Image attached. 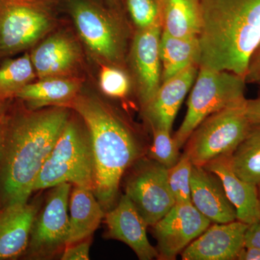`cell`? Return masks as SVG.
Instances as JSON below:
<instances>
[{
	"instance_id": "obj_1",
	"label": "cell",
	"mask_w": 260,
	"mask_h": 260,
	"mask_svg": "<svg viewBox=\"0 0 260 260\" xmlns=\"http://www.w3.org/2000/svg\"><path fill=\"white\" fill-rule=\"evenodd\" d=\"M9 105L0 132V207L27 203L70 118L67 107L36 111Z\"/></svg>"
},
{
	"instance_id": "obj_2",
	"label": "cell",
	"mask_w": 260,
	"mask_h": 260,
	"mask_svg": "<svg viewBox=\"0 0 260 260\" xmlns=\"http://www.w3.org/2000/svg\"><path fill=\"white\" fill-rule=\"evenodd\" d=\"M68 107L79 114L88 129L95 169L93 191L109 211L117 199L121 178L146 155L148 147L131 123L100 99L78 95Z\"/></svg>"
},
{
	"instance_id": "obj_3",
	"label": "cell",
	"mask_w": 260,
	"mask_h": 260,
	"mask_svg": "<svg viewBox=\"0 0 260 260\" xmlns=\"http://www.w3.org/2000/svg\"><path fill=\"white\" fill-rule=\"evenodd\" d=\"M199 67L244 78L260 42V0H198Z\"/></svg>"
},
{
	"instance_id": "obj_4",
	"label": "cell",
	"mask_w": 260,
	"mask_h": 260,
	"mask_svg": "<svg viewBox=\"0 0 260 260\" xmlns=\"http://www.w3.org/2000/svg\"><path fill=\"white\" fill-rule=\"evenodd\" d=\"M63 183L93 190L95 184L93 150L88 129L85 124L82 125L70 118L38 175L34 190Z\"/></svg>"
},
{
	"instance_id": "obj_5",
	"label": "cell",
	"mask_w": 260,
	"mask_h": 260,
	"mask_svg": "<svg viewBox=\"0 0 260 260\" xmlns=\"http://www.w3.org/2000/svg\"><path fill=\"white\" fill-rule=\"evenodd\" d=\"M80 38L90 52L108 65H125L126 31L121 10L94 0H65Z\"/></svg>"
},
{
	"instance_id": "obj_6",
	"label": "cell",
	"mask_w": 260,
	"mask_h": 260,
	"mask_svg": "<svg viewBox=\"0 0 260 260\" xmlns=\"http://www.w3.org/2000/svg\"><path fill=\"white\" fill-rule=\"evenodd\" d=\"M246 85L244 78L232 72L199 67L185 117L174 135L179 148L205 118L246 100Z\"/></svg>"
},
{
	"instance_id": "obj_7",
	"label": "cell",
	"mask_w": 260,
	"mask_h": 260,
	"mask_svg": "<svg viewBox=\"0 0 260 260\" xmlns=\"http://www.w3.org/2000/svg\"><path fill=\"white\" fill-rule=\"evenodd\" d=\"M246 102L214 113L195 128L184 145L194 166L205 167L215 159L229 156L240 144L252 125Z\"/></svg>"
},
{
	"instance_id": "obj_8",
	"label": "cell",
	"mask_w": 260,
	"mask_h": 260,
	"mask_svg": "<svg viewBox=\"0 0 260 260\" xmlns=\"http://www.w3.org/2000/svg\"><path fill=\"white\" fill-rule=\"evenodd\" d=\"M56 0H0V56L28 49L48 34Z\"/></svg>"
},
{
	"instance_id": "obj_9",
	"label": "cell",
	"mask_w": 260,
	"mask_h": 260,
	"mask_svg": "<svg viewBox=\"0 0 260 260\" xmlns=\"http://www.w3.org/2000/svg\"><path fill=\"white\" fill-rule=\"evenodd\" d=\"M71 187L69 183L52 187L45 206L34 220L25 259H51L64 250L69 237Z\"/></svg>"
},
{
	"instance_id": "obj_10",
	"label": "cell",
	"mask_w": 260,
	"mask_h": 260,
	"mask_svg": "<svg viewBox=\"0 0 260 260\" xmlns=\"http://www.w3.org/2000/svg\"><path fill=\"white\" fill-rule=\"evenodd\" d=\"M130 169L125 194L148 226H152L175 204L168 184L167 169L146 155Z\"/></svg>"
},
{
	"instance_id": "obj_11",
	"label": "cell",
	"mask_w": 260,
	"mask_h": 260,
	"mask_svg": "<svg viewBox=\"0 0 260 260\" xmlns=\"http://www.w3.org/2000/svg\"><path fill=\"white\" fill-rule=\"evenodd\" d=\"M211 223L191 202L175 203L172 209L151 226L157 241L158 259H175Z\"/></svg>"
},
{
	"instance_id": "obj_12",
	"label": "cell",
	"mask_w": 260,
	"mask_h": 260,
	"mask_svg": "<svg viewBox=\"0 0 260 260\" xmlns=\"http://www.w3.org/2000/svg\"><path fill=\"white\" fill-rule=\"evenodd\" d=\"M160 23L135 32L130 47L129 64L142 109L150 102L161 85Z\"/></svg>"
},
{
	"instance_id": "obj_13",
	"label": "cell",
	"mask_w": 260,
	"mask_h": 260,
	"mask_svg": "<svg viewBox=\"0 0 260 260\" xmlns=\"http://www.w3.org/2000/svg\"><path fill=\"white\" fill-rule=\"evenodd\" d=\"M106 237L120 241L129 246L140 260L158 259V250L147 236L148 224L126 194L115 207L106 213Z\"/></svg>"
},
{
	"instance_id": "obj_14",
	"label": "cell",
	"mask_w": 260,
	"mask_h": 260,
	"mask_svg": "<svg viewBox=\"0 0 260 260\" xmlns=\"http://www.w3.org/2000/svg\"><path fill=\"white\" fill-rule=\"evenodd\" d=\"M249 225L239 220L210 225L183 250V260L237 259Z\"/></svg>"
},
{
	"instance_id": "obj_15",
	"label": "cell",
	"mask_w": 260,
	"mask_h": 260,
	"mask_svg": "<svg viewBox=\"0 0 260 260\" xmlns=\"http://www.w3.org/2000/svg\"><path fill=\"white\" fill-rule=\"evenodd\" d=\"M199 65L192 64L161 83L150 102L143 107V114L150 130L172 132L184 98L198 75Z\"/></svg>"
},
{
	"instance_id": "obj_16",
	"label": "cell",
	"mask_w": 260,
	"mask_h": 260,
	"mask_svg": "<svg viewBox=\"0 0 260 260\" xmlns=\"http://www.w3.org/2000/svg\"><path fill=\"white\" fill-rule=\"evenodd\" d=\"M37 203H16L0 207V260L23 257L28 248Z\"/></svg>"
},
{
	"instance_id": "obj_17",
	"label": "cell",
	"mask_w": 260,
	"mask_h": 260,
	"mask_svg": "<svg viewBox=\"0 0 260 260\" xmlns=\"http://www.w3.org/2000/svg\"><path fill=\"white\" fill-rule=\"evenodd\" d=\"M191 203L211 223L237 220L235 208L228 198L218 176L203 167L194 166L191 179Z\"/></svg>"
},
{
	"instance_id": "obj_18",
	"label": "cell",
	"mask_w": 260,
	"mask_h": 260,
	"mask_svg": "<svg viewBox=\"0 0 260 260\" xmlns=\"http://www.w3.org/2000/svg\"><path fill=\"white\" fill-rule=\"evenodd\" d=\"M39 79L70 77L80 60L79 46L64 32H56L41 43L30 54Z\"/></svg>"
},
{
	"instance_id": "obj_19",
	"label": "cell",
	"mask_w": 260,
	"mask_h": 260,
	"mask_svg": "<svg viewBox=\"0 0 260 260\" xmlns=\"http://www.w3.org/2000/svg\"><path fill=\"white\" fill-rule=\"evenodd\" d=\"M203 167L216 174L221 181L228 198L235 208L237 220L247 225L260 221L257 186L237 177L229 167L226 156L215 159Z\"/></svg>"
},
{
	"instance_id": "obj_20",
	"label": "cell",
	"mask_w": 260,
	"mask_h": 260,
	"mask_svg": "<svg viewBox=\"0 0 260 260\" xmlns=\"http://www.w3.org/2000/svg\"><path fill=\"white\" fill-rule=\"evenodd\" d=\"M70 232L68 244L92 237L105 217L106 211L93 189L74 186L69 200Z\"/></svg>"
},
{
	"instance_id": "obj_21",
	"label": "cell",
	"mask_w": 260,
	"mask_h": 260,
	"mask_svg": "<svg viewBox=\"0 0 260 260\" xmlns=\"http://www.w3.org/2000/svg\"><path fill=\"white\" fill-rule=\"evenodd\" d=\"M80 87V80L73 77L44 78L25 85L15 99L32 110L47 106L67 107L78 95Z\"/></svg>"
},
{
	"instance_id": "obj_22",
	"label": "cell",
	"mask_w": 260,
	"mask_h": 260,
	"mask_svg": "<svg viewBox=\"0 0 260 260\" xmlns=\"http://www.w3.org/2000/svg\"><path fill=\"white\" fill-rule=\"evenodd\" d=\"M162 32L177 38L200 35L201 17L198 0H158Z\"/></svg>"
},
{
	"instance_id": "obj_23",
	"label": "cell",
	"mask_w": 260,
	"mask_h": 260,
	"mask_svg": "<svg viewBox=\"0 0 260 260\" xmlns=\"http://www.w3.org/2000/svg\"><path fill=\"white\" fill-rule=\"evenodd\" d=\"M161 83L192 64L199 65V39L177 38L161 32L160 40Z\"/></svg>"
},
{
	"instance_id": "obj_24",
	"label": "cell",
	"mask_w": 260,
	"mask_h": 260,
	"mask_svg": "<svg viewBox=\"0 0 260 260\" xmlns=\"http://www.w3.org/2000/svg\"><path fill=\"white\" fill-rule=\"evenodd\" d=\"M233 172L242 180L260 184V124H252L244 139L226 156Z\"/></svg>"
},
{
	"instance_id": "obj_25",
	"label": "cell",
	"mask_w": 260,
	"mask_h": 260,
	"mask_svg": "<svg viewBox=\"0 0 260 260\" xmlns=\"http://www.w3.org/2000/svg\"><path fill=\"white\" fill-rule=\"evenodd\" d=\"M30 55L7 60L0 67V100L15 99L18 92L35 79Z\"/></svg>"
},
{
	"instance_id": "obj_26",
	"label": "cell",
	"mask_w": 260,
	"mask_h": 260,
	"mask_svg": "<svg viewBox=\"0 0 260 260\" xmlns=\"http://www.w3.org/2000/svg\"><path fill=\"white\" fill-rule=\"evenodd\" d=\"M194 164L185 152L177 164L167 169L168 184L175 203H189L191 199V179Z\"/></svg>"
},
{
	"instance_id": "obj_27",
	"label": "cell",
	"mask_w": 260,
	"mask_h": 260,
	"mask_svg": "<svg viewBox=\"0 0 260 260\" xmlns=\"http://www.w3.org/2000/svg\"><path fill=\"white\" fill-rule=\"evenodd\" d=\"M153 142L148 147L146 156L169 169L177 164L181 154L179 147L171 132L162 129H151Z\"/></svg>"
},
{
	"instance_id": "obj_28",
	"label": "cell",
	"mask_w": 260,
	"mask_h": 260,
	"mask_svg": "<svg viewBox=\"0 0 260 260\" xmlns=\"http://www.w3.org/2000/svg\"><path fill=\"white\" fill-rule=\"evenodd\" d=\"M129 77L121 68L111 65L103 66L99 75V85L107 96L124 99L130 90Z\"/></svg>"
},
{
	"instance_id": "obj_29",
	"label": "cell",
	"mask_w": 260,
	"mask_h": 260,
	"mask_svg": "<svg viewBox=\"0 0 260 260\" xmlns=\"http://www.w3.org/2000/svg\"><path fill=\"white\" fill-rule=\"evenodd\" d=\"M124 5L138 29L160 23L158 0H124Z\"/></svg>"
},
{
	"instance_id": "obj_30",
	"label": "cell",
	"mask_w": 260,
	"mask_h": 260,
	"mask_svg": "<svg viewBox=\"0 0 260 260\" xmlns=\"http://www.w3.org/2000/svg\"><path fill=\"white\" fill-rule=\"evenodd\" d=\"M91 242L92 237H89L85 240L68 244L62 251L61 259L88 260Z\"/></svg>"
},
{
	"instance_id": "obj_31",
	"label": "cell",
	"mask_w": 260,
	"mask_h": 260,
	"mask_svg": "<svg viewBox=\"0 0 260 260\" xmlns=\"http://www.w3.org/2000/svg\"><path fill=\"white\" fill-rule=\"evenodd\" d=\"M244 79L246 83L260 85V42L249 57Z\"/></svg>"
},
{
	"instance_id": "obj_32",
	"label": "cell",
	"mask_w": 260,
	"mask_h": 260,
	"mask_svg": "<svg viewBox=\"0 0 260 260\" xmlns=\"http://www.w3.org/2000/svg\"><path fill=\"white\" fill-rule=\"evenodd\" d=\"M244 246L260 249V221L248 226L244 237Z\"/></svg>"
},
{
	"instance_id": "obj_33",
	"label": "cell",
	"mask_w": 260,
	"mask_h": 260,
	"mask_svg": "<svg viewBox=\"0 0 260 260\" xmlns=\"http://www.w3.org/2000/svg\"><path fill=\"white\" fill-rule=\"evenodd\" d=\"M246 109L251 124H260V94L256 99H246Z\"/></svg>"
},
{
	"instance_id": "obj_34",
	"label": "cell",
	"mask_w": 260,
	"mask_h": 260,
	"mask_svg": "<svg viewBox=\"0 0 260 260\" xmlns=\"http://www.w3.org/2000/svg\"><path fill=\"white\" fill-rule=\"evenodd\" d=\"M238 260H260V249L256 247H245L242 249L237 257Z\"/></svg>"
},
{
	"instance_id": "obj_35",
	"label": "cell",
	"mask_w": 260,
	"mask_h": 260,
	"mask_svg": "<svg viewBox=\"0 0 260 260\" xmlns=\"http://www.w3.org/2000/svg\"><path fill=\"white\" fill-rule=\"evenodd\" d=\"M9 101L0 100V132H1L5 118H6L7 112H8V107L10 105Z\"/></svg>"
},
{
	"instance_id": "obj_36",
	"label": "cell",
	"mask_w": 260,
	"mask_h": 260,
	"mask_svg": "<svg viewBox=\"0 0 260 260\" xmlns=\"http://www.w3.org/2000/svg\"><path fill=\"white\" fill-rule=\"evenodd\" d=\"M107 6L114 9L122 10L124 6V0H102Z\"/></svg>"
},
{
	"instance_id": "obj_37",
	"label": "cell",
	"mask_w": 260,
	"mask_h": 260,
	"mask_svg": "<svg viewBox=\"0 0 260 260\" xmlns=\"http://www.w3.org/2000/svg\"><path fill=\"white\" fill-rule=\"evenodd\" d=\"M258 186V194H259V205H260V184Z\"/></svg>"
}]
</instances>
